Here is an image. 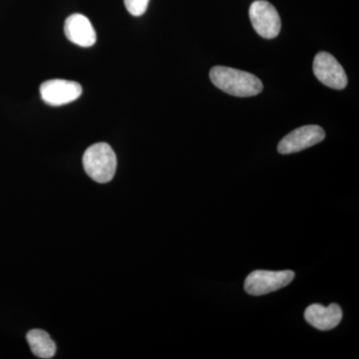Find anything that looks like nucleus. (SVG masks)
I'll return each instance as SVG.
<instances>
[{
    "instance_id": "6",
    "label": "nucleus",
    "mask_w": 359,
    "mask_h": 359,
    "mask_svg": "<svg viewBox=\"0 0 359 359\" xmlns=\"http://www.w3.org/2000/svg\"><path fill=\"white\" fill-rule=\"evenodd\" d=\"M313 72L321 83L332 89L342 90L347 85L346 71L342 66L327 52L316 54L313 60Z\"/></svg>"
},
{
    "instance_id": "8",
    "label": "nucleus",
    "mask_w": 359,
    "mask_h": 359,
    "mask_svg": "<svg viewBox=\"0 0 359 359\" xmlns=\"http://www.w3.org/2000/svg\"><path fill=\"white\" fill-rule=\"evenodd\" d=\"M66 37L72 43L81 47H91L96 42V32L86 16L75 13L66 18L65 25Z\"/></svg>"
},
{
    "instance_id": "3",
    "label": "nucleus",
    "mask_w": 359,
    "mask_h": 359,
    "mask_svg": "<svg viewBox=\"0 0 359 359\" xmlns=\"http://www.w3.org/2000/svg\"><path fill=\"white\" fill-rule=\"evenodd\" d=\"M292 271H255L245 280V290L249 294L264 295L287 287L294 280Z\"/></svg>"
},
{
    "instance_id": "7",
    "label": "nucleus",
    "mask_w": 359,
    "mask_h": 359,
    "mask_svg": "<svg viewBox=\"0 0 359 359\" xmlns=\"http://www.w3.org/2000/svg\"><path fill=\"white\" fill-rule=\"evenodd\" d=\"M81 94V85L68 80H48L40 86L42 100L51 106H62L74 102Z\"/></svg>"
},
{
    "instance_id": "10",
    "label": "nucleus",
    "mask_w": 359,
    "mask_h": 359,
    "mask_svg": "<svg viewBox=\"0 0 359 359\" xmlns=\"http://www.w3.org/2000/svg\"><path fill=\"white\" fill-rule=\"evenodd\" d=\"M32 353L37 358L48 359L53 358L56 353V344L50 335L45 330H32L26 335Z\"/></svg>"
},
{
    "instance_id": "2",
    "label": "nucleus",
    "mask_w": 359,
    "mask_h": 359,
    "mask_svg": "<svg viewBox=\"0 0 359 359\" xmlns=\"http://www.w3.org/2000/svg\"><path fill=\"white\" fill-rule=\"evenodd\" d=\"M83 167L90 178L97 183H108L114 178L117 158L108 144H94L85 151Z\"/></svg>"
},
{
    "instance_id": "1",
    "label": "nucleus",
    "mask_w": 359,
    "mask_h": 359,
    "mask_svg": "<svg viewBox=\"0 0 359 359\" xmlns=\"http://www.w3.org/2000/svg\"><path fill=\"white\" fill-rule=\"evenodd\" d=\"M210 78L215 86L233 96H256L264 89L259 78L235 68L215 66L210 71Z\"/></svg>"
},
{
    "instance_id": "9",
    "label": "nucleus",
    "mask_w": 359,
    "mask_h": 359,
    "mask_svg": "<svg viewBox=\"0 0 359 359\" xmlns=\"http://www.w3.org/2000/svg\"><path fill=\"white\" fill-rule=\"evenodd\" d=\"M304 318L316 330L327 332L334 330L339 325L342 320V311L337 304H330L327 308L314 304L306 308Z\"/></svg>"
},
{
    "instance_id": "11",
    "label": "nucleus",
    "mask_w": 359,
    "mask_h": 359,
    "mask_svg": "<svg viewBox=\"0 0 359 359\" xmlns=\"http://www.w3.org/2000/svg\"><path fill=\"white\" fill-rule=\"evenodd\" d=\"M150 0H124L125 6L130 14L141 16L147 11Z\"/></svg>"
},
{
    "instance_id": "4",
    "label": "nucleus",
    "mask_w": 359,
    "mask_h": 359,
    "mask_svg": "<svg viewBox=\"0 0 359 359\" xmlns=\"http://www.w3.org/2000/svg\"><path fill=\"white\" fill-rule=\"evenodd\" d=\"M250 20L257 34L266 39L278 36L282 27L280 14L266 0H257L250 7Z\"/></svg>"
},
{
    "instance_id": "5",
    "label": "nucleus",
    "mask_w": 359,
    "mask_h": 359,
    "mask_svg": "<svg viewBox=\"0 0 359 359\" xmlns=\"http://www.w3.org/2000/svg\"><path fill=\"white\" fill-rule=\"evenodd\" d=\"M325 130L318 125L302 126L283 137L278 143V151L283 155L294 154L304 149L313 147L325 140Z\"/></svg>"
}]
</instances>
